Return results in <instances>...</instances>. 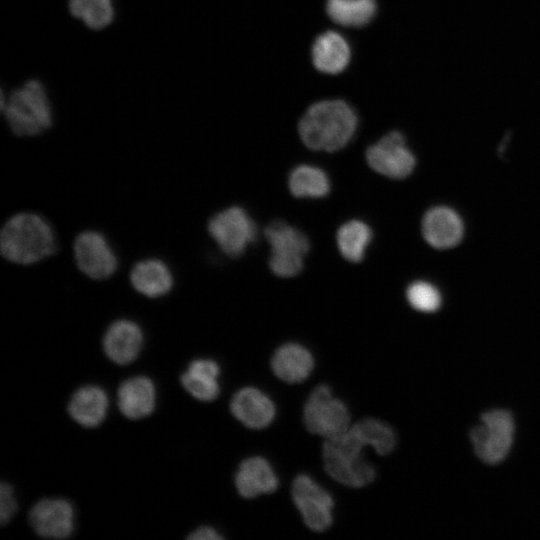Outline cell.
Instances as JSON below:
<instances>
[{"instance_id": "obj_1", "label": "cell", "mask_w": 540, "mask_h": 540, "mask_svg": "<svg viewBox=\"0 0 540 540\" xmlns=\"http://www.w3.org/2000/svg\"><path fill=\"white\" fill-rule=\"evenodd\" d=\"M372 446L379 455H387L396 446V434L385 422L374 418L358 421L342 435L327 439L323 445L324 469L337 482L360 488L374 481L375 467L363 456V448Z\"/></svg>"}, {"instance_id": "obj_2", "label": "cell", "mask_w": 540, "mask_h": 540, "mask_svg": "<svg viewBox=\"0 0 540 540\" xmlns=\"http://www.w3.org/2000/svg\"><path fill=\"white\" fill-rule=\"evenodd\" d=\"M354 110L342 100H324L310 106L298 126L302 142L312 150L343 148L357 128Z\"/></svg>"}, {"instance_id": "obj_3", "label": "cell", "mask_w": 540, "mask_h": 540, "mask_svg": "<svg viewBox=\"0 0 540 540\" xmlns=\"http://www.w3.org/2000/svg\"><path fill=\"white\" fill-rule=\"evenodd\" d=\"M2 256L10 262L29 265L56 250V236L51 225L40 215L21 212L10 217L0 234Z\"/></svg>"}, {"instance_id": "obj_4", "label": "cell", "mask_w": 540, "mask_h": 540, "mask_svg": "<svg viewBox=\"0 0 540 540\" xmlns=\"http://www.w3.org/2000/svg\"><path fill=\"white\" fill-rule=\"evenodd\" d=\"M2 110L11 131L17 136L40 134L52 124L46 92L36 80H30L13 91Z\"/></svg>"}, {"instance_id": "obj_5", "label": "cell", "mask_w": 540, "mask_h": 540, "mask_svg": "<svg viewBox=\"0 0 540 540\" xmlns=\"http://www.w3.org/2000/svg\"><path fill=\"white\" fill-rule=\"evenodd\" d=\"M265 237L271 247L269 267L280 277L296 276L303 268L309 241L304 233L282 220L266 226Z\"/></svg>"}, {"instance_id": "obj_6", "label": "cell", "mask_w": 540, "mask_h": 540, "mask_svg": "<svg viewBox=\"0 0 540 540\" xmlns=\"http://www.w3.org/2000/svg\"><path fill=\"white\" fill-rule=\"evenodd\" d=\"M304 424L310 433L332 439L349 429L350 414L345 403L333 397L328 385L322 384L305 403Z\"/></svg>"}, {"instance_id": "obj_7", "label": "cell", "mask_w": 540, "mask_h": 540, "mask_svg": "<svg viewBox=\"0 0 540 540\" xmlns=\"http://www.w3.org/2000/svg\"><path fill=\"white\" fill-rule=\"evenodd\" d=\"M514 436L512 415L505 410L484 413L470 434L476 455L487 464H498L509 453Z\"/></svg>"}, {"instance_id": "obj_8", "label": "cell", "mask_w": 540, "mask_h": 540, "mask_svg": "<svg viewBox=\"0 0 540 540\" xmlns=\"http://www.w3.org/2000/svg\"><path fill=\"white\" fill-rule=\"evenodd\" d=\"M208 232L223 253L236 258L255 241L257 227L244 209L233 206L218 212L209 220Z\"/></svg>"}, {"instance_id": "obj_9", "label": "cell", "mask_w": 540, "mask_h": 540, "mask_svg": "<svg viewBox=\"0 0 540 540\" xmlns=\"http://www.w3.org/2000/svg\"><path fill=\"white\" fill-rule=\"evenodd\" d=\"M366 160L376 172L393 179H402L412 173L416 159L398 131H391L366 150Z\"/></svg>"}, {"instance_id": "obj_10", "label": "cell", "mask_w": 540, "mask_h": 540, "mask_svg": "<svg viewBox=\"0 0 540 540\" xmlns=\"http://www.w3.org/2000/svg\"><path fill=\"white\" fill-rule=\"evenodd\" d=\"M79 270L94 280L109 278L116 271L118 260L106 237L93 230L80 233L73 245Z\"/></svg>"}, {"instance_id": "obj_11", "label": "cell", "mask_w": 540, "mask_h": 540, "mask_svg": "<svg viewBox=\"0 0 540 540\" xmlns=\"http://www.w3.org/2000/svg\"><path fill=\"white\" fill-rule=\"evenodd\" d=\"M291 493L306 526L316 532L330 527L334 501L326 490L308 475L301 474L294 479Z\"/></svg>"}, {"instance_id": "obj_12", "label": "cell", "mask_w": 540, "mask_h": 540, "mask_svg": "<svg viewBox=\"0 0 540 540\" xmlns=\"http://www.w3.org/2000/svg\"><path fill=\"white\" fill-rule=\"evenodd\" d=\"M74 512L65 499H43L29 513L30 524L43 537L66 538L73 531Z\"/></svg>"}, {"instance_id": "obj_13", "label": "cell", "mask_w": 540, "mask_h": 540, "mask_svg": "<svg viewBox=\"0 0 540 540\" xmlns=\"http://www.w3.org/2000/svg\"><path fill=\"white\" fill-rule=\"evenodd\" d=\"M422 233L426 242L437 249L456 246L464 234L459 214L447 207L436 206L428 210L422 220Z\"/></svg>"}, {"instance_id": "obj_14", "label": "cell", "mask_w": 540, "mask_h": 540, "mask_svg": "<svg viewBox=\"0 0 540 540\" xmlns=\"http://www.w3.org/2000/svg\"><path fill=\"white\" fill-rule=\"evenodd\" d=\"M231 412L246 427L262 429L274 419L276 409L272 400L257 388L245 387L231 400Z\"/></svg>"}, {"instance_id": "obj_15", "label": "cell", "mask_w": 540, "mask_h": 540, "mask_svg": "<svg viewBox=\"0 0 540 540\" xmlns=\"http://www.w3.org/2000/svg\"><path fill=\"white\" fill-rule=\"evenodd\" d=\"M142 343V330L135 322L127 319L113 322L103 340L105 353L117 364L132 362L138 355Z\"/></svg>"}, {"instance_id": "obj_16", "label": "cell", "mask_w": 540, "mask_h": 540, "mask_svg": "<svg viewBox=\"0 0 540 540\" xmlns=\"http://www.w3.org/2000/svg\"><path fill=\"white\" fill-rule=\"evenodd\" d=\"M278 478L263 457L245 459L235 475V486L244 498H254L260 494L274 492L278 487Z\"/></svg>"}, {"instance_id": "obj_17", "label": "cell", "mask_w": 540, "mask_h": 540, "mask_svg": "<svg viewBox=\"0 0 540 540\" xmlns=\"http://www.w3.org/2000/svg\"><path fill=\"white\" fill-rule=\"evenodd\" d=\"M130 282L137 292L149 298L166 295L174 283L167 264L155 258L137 262L130 272Z\"/></svg>"}, {"instance_id": "obj_18", "label": "cell", "mask_w": 540, "mask_h": 540, "mask_svg": "<svg viewBox=\"0 0 540 540\" xmlns=\"http://www.w3.org/2000/svg\"><path fill=\"white\" fill-rule=\"evenodd\" d=\"M314 366L312 354L303 346L287 343L280 346L272 356L274 374L287 383H299L307 379Z\"/></svg>"}, {"instance_id": "obj_19", "label": "cell", "mask_w": 540, "mask_h": 540, "mask_svg": "<svg viewBox=\"0 0 540 540\" xmlns=\"http://www.w3.org/2000/svg\"><path fill=\"white\" fill-rule=\"evenodd\" d=\"M118 406L123 415L130 419H140L149 415L155 405V387L144 376L124 381L118 389Z\"/></svg>"}, {"instance_id": "obj_20", "label": "cell", "mask_w": 540, "mask_h": 540, "mask_svg": "<svg viewBox=\"0 0 540 540\" xmlns=\"http://www.w3.org/2000/svg\"><path fill=\"white\" fill-rule=\"evenodd\" d=\"M350 57L351 51L347 41L335 31H327L314 41L312 60L314 66L323 73H340L347 67Z\"/></svg>"}, {"instance_id": "obj_21", "label": "cell", "mask_w": 540, "mask_h": 540, "mask_svg": "<svg viewBox=\"0 0 540 540\" xmlns=\"http://www.w3.org/2000/svg\"><path fill=\"white\" fill-rule=\"evenodd\" d=\"M107 407L108 398L104 390L97 386H85L74 393L68 411L80 425L95 427L103 421Z\"/></svg>"}, {"instance_id": "obj_22", "label": "cell", "mask_w": 540, "mask_h": 540, "mask_svg": "<svg viewBox=\"0 0 540 540\" xmlns=\"http://www.w3.org/2000/svg\"><path fill=\"white\" fill-rule=\"evenodd\" d=\"M220 373L218 364L210 359L194 360L181 376L184 388L201 401L214 400L219 394L217 377Z\"/></svg>"}, {"instance_id": "obj_23", "label": "cell", "mask_w": 540, "mask_h": 540, "mask_svg": "<svg viewBox=\"0 0 540 540\" xmlns=\"http://www.w3.org/2000/svg\"><path fill=\"white\" fill-rule=\"evenodd\" d=\"M376 0H327L326 12L337 24L347 27H361L375 16Z\"/></svg>"}, {"instance_id": "obj_24", "label": "cell", "mask_w": 540, "mask_h": 540, "mask_svg": "<svg viewBox=\"0 0 540 540\" xmlns=\"http://www.w3.org/2000/svg\"><path fill=\"white\" fill-rule=\"evenodd\" d=\"M371 238V228L361 220H350L344 223L338 229L336 236L341 255L351 262L363 260Z\"/></svg>"}, {"instance_id": "obj_25", "label": "cell", "mask_w": 540, "mask_h": 540, "mask_svg": "<svg viewBox=\"0 0 540 540\" xmlns=\"http://www.w3.org/2000/svg\"><path fill=\"white\" fill-rule=\"evenodd\" d=\"M289 189L296 197H323L329 192L330 182L322 169L303 164L290 173Z\"/></svg>"}, {"instance_id": "obj_26", "label": "cell", "mask_w": 540, "mask_h": 540, "mask_svg": "<svg viewBox=\"0 0 540 540\" xmlns=\"http://www.w3.org/2000/svg\"><path fill=\"white\" fill-rule=\"evenodd\" d=\"M407 301L417 311L431 313L438 310L442 303L438 288L426 281H415L406 290Z\"/></svg>"}, {"instance_id": "obj_27", "label": "cell", "mask_w": 540, "mask_h": 540, "mask_svg": "<svg viewBox=\"0 0 540 540\" xmlns=\"http://www.w3.org/2000/svg\"><path fill=\"white\" fill-rule=\"evenodd\" d=\"M80 17L91 29H102L113 20L111 0H79Z\"/></svg>"}, {"instance_id": "obj_28", "label": "cell", "mask_w": 540, "mask_h": 540, "mask_svg": "<svg viewBox=\"0 0 540 540\" xmlns=\"http://www.w3.org/2000/svg\"><path fill=\"white\" fill-rule=\"evenodd\" d=\"M17 504L13 496V490L7 483L0 486V521L1 524L7 523L13 516Z\"/></svg>"}, {"instance_id": "obj_29", "label": "cell", "mask_w": 540, "mask_h": 540, "mask_svg": "<svg viewBox=\"0 0 540 540\" xmlns=\"http://www.w3.org/2000/svg\"><path fill=\"white\" fill-rule=\"evenodd\" d=\"M188 538L192 540H219L223 536L211 527L202 526L193 531Z\"/></svg>"}]
</instances>
